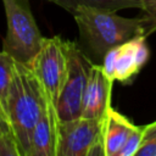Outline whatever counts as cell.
Segmentation results:
<instances>
[{"label": "cell", "instance_id": "1", "mask_svg": "<svg viewBox=\"0 0 156 156\" xmlns=\"http://www.w3.org/2000/svg\"><path fill=\"white\" fill-rule=\"evenodd\" d=\"M72 15L78 26L82 44L98 62H101L111 48L144 34L140 16L127 18L117 15V11L88 5L78 6Z\"/></svg>", "mask_w": 156, "mask_h": 156}, {"label": "cell", "instance_id": "2", "mask_svg": "<svg viewBox=\"0 0 156 156\" xmlns=\"http://www.w3.org/2000/svg\"><path fill=\"white\" fill-rule=\"evenodd\" d=\"M44 93L29 67L15 62L6 99V117L18 155L28 156L33 128L44 105Z\"/></svg>", "mask_w": 156, "mask_h": 156}, {"label": "cell", "instance_id": "3", "mask_svg": "<svg viewBox=\"0 0 156 156\" xmlns=\"http://www.w3.org/2000/svg\"><path fill=\"white\" fill-rule=\"evenodd\" d=\"M7 32L2 43V51L15 62L30 66L38 54L44 37L37 26L27 0H2Z\"/></svg>", "mask_w": 156, "mask_h": 156}, {"label": "cell", "instance_id": "4", "mask_svg": "<svg viewBox=\"0 0 156 156\" xmlns=\"http://www.w3.org/2000/svg\"><path fill=\"white\" fill-rule=\"evenodd\" d=\"M29 68L40 84L45 96L56 106L68 72L67 41L60 37L44 38Z\"/></svg>", "mask_w": 156, "mask_h": 156}, {"label": "cell", "instance_id": "5", "mask_svg": "<svg viewBox=\"0 0 156 156\" xmlns=\"http://www.w3.org/2000/svg\"><path fill=\"white\" fill-rule=\"evenodd\" d=\"M67 56L68 72L55 106L58 121L80 116L85 84L94 63L73 41H67Z\"/></svg>", "mask_w": 156, "mask_h": 156}, {"label": "cell", "instance_id": "6", "mask_svg": "<svg viewBox=\"0 0 156 156\" xmlns=\"http://www.w3.org/2000/svg\"><path fill=\"white\" fill-rule=\"evenodd\" d=\"M150 57L146 37L139 34L111 48L101 60V68L108 79L130 83Z\"/></svg>", "mask_w": 156, "mask_h": 156}, {"label": "cell", "instance_id": "7", "mask_svg": "<svg viewBox=\"0 0 156 156\" xmlns=\"http://www.w3.org/2000/svg\"><path fill=\"white\" fill-rule=\"evenodd\" d=\"M102 123L104 117L88 118L79 116L67 121H58L56 156H87L102 129Z\"/></svg>", "mask_w": 156, "mask_h": 156}, {"label": "cell", "instance_id": "8", "mask_svg": "<svg viewBox=\"0 0 156 156\" xmlns=\"http://www.w3.org/2000/svg\"><path fill=\"white\" fill-rule=\"evenodd\" d=\"M112 80L107 78L99 63H93L89 77L85 84L83 102H82V117L88 118H102L108 106H111V90Z\"/></svg>", "mask_w": 156, "mask_h": 156}, {"label": "cell", "instance_id": "9", "mask_svg": "<svg viewBox=\"0 0 156 156\" xmlns=\"http://www.w3.org/2000/svg\"><path fill=\"white\" fill-rule=\"evenodd\" d=\"M57 123L56 107L45 96L40 116L32 132L28 156H56Z\"/></svg>", "mask_w": 156, "mask_h": 156}, {"label": "cell", "instance_id": "10", "mask_svg": "<svg viewBox=\"0 0 156 156\" xmlns=\"http://www.w3.org/2000/svg\"><path fill=\"white\" fill-rule=\"evenodd\" d=\"M134 128L135 124H133L126 116L108 106L102 123L105 156H117Z\"/></svg>", "mask_w": 156, "mask_h": 156}, {"label": "cell", "instance_id": "11", "mask_svg": "<svg viewBox=\"0 0 156 156\" xmlns=\"http://www.w3.org/2000/svg\"><path fill=\"white\" fill-rule=\"evenodd\" d=\"M48 1L58 5L69 13H72L80 5L102 7L113 11H118L123 9H140L139 0H48Z\"/></svg>", "mask_w": 156, "mask_h": 156}, {"label": "cell", "instance_id": "12", "mask_svg": "<svg viewBox=\"0 0 156 156\" xmlns=\"http://www.w3.org/2000/svg\"><path fill=\"white\" fill-rule=\"evenodd\" d=\"M13 66H15V60L5 51H0V104L5 110V113H6V99L9 94Z\"/></svg>", "mask_w": 156, "mask_h": 156}, {"label": "cell", "instance_id": "13", "mask_svg": "<svg viewBox=\"0 0 156 156\" xmlns=\"http://www.w3.org/2000/svg\"><path fill=\"white\" fill-rule=\"evenodd\" d=\"M0 156H20L9 122L0 118Z\"/></svg>", "mask_w": 156, "mask_h": 156}, {"label": "cell", "instance_id": "14", "mask_svg": "<svg viewBox=\"0 0 156 156\" xmlns=\"http://www.w3.org/2000/svg\"><path fill=\"white\" fill-rule=\"evenodd\" d=\"M140 1V18L143 22L144 35L147 37L156 32V0H139Z\"/></svg>", "mask_w": 156, "mask_h": 156}, {"label": "cell", "instance_id": "15", "mask_svg": "<svg viewBox=\"0 0 156 156\" xmlns=\"http://www.w3.org/2000/svg\"><path fill=\"white\" fill-rule=\"evenodd\" d=\"M135 156H156V121L144 126L143 139Z\"/></svg>", "mask_w": 156, "mask_h": 156}, {"label": "cell", "instance_id": "16", "mask_svg": "<svg viewBox=\"0 0 156 156\" xmlns=\"http://www.w3.org/2000/svg\"><path fill=\"white\" fill-rule=\"evenodd\" d=\"M143 133H144V126H135L134 130L127 138L126 143L118 151L117 156H135V152L139 149L143 139Z\"/></svg>", "mask_w": 156, "mask_h": 156}, {"label": "cell", "instance_id": "17", "mask_svg": "<svg viewBox=\"0 0 156 156\" xmlns=\"http://www.w3.org/2000/svg\"><path fill=\"white\" fill-rule=\"evenodd\" d=\"M0 118H1V119H5V121L7 122V117H6L5 110H4V107H2V105H1V104H0Z\"/></svg>", "mask_w": 156, "mask_h": 156}]
</instances>
